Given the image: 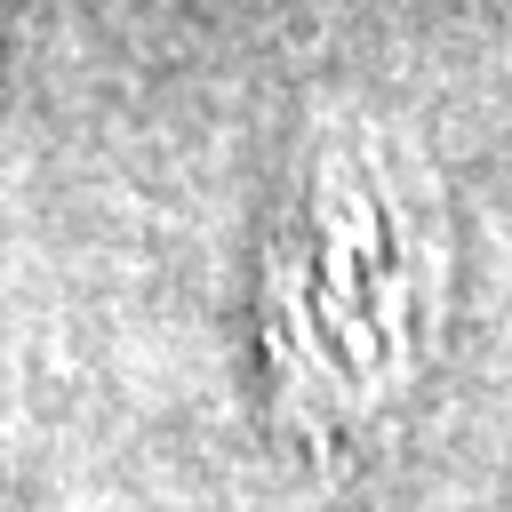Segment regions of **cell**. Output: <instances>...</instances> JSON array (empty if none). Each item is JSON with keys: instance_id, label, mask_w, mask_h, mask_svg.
<instances>
[{"instance_id": "6da1fadb", "label": "cell", "mask_w": 512, "mask_h": 512, "mask_svg": "<svg viewBox=\"0 0 512 512\" xmlns=\"http://www.w3.org/2000/svg\"><path fill=\"white\" fill-rule=\"evenodd\" d=\"M288 240L296 248H280L272 264V344L296 360V392L360 400L400 368L392 352L408 344V216L368 168L336 160L312 176Z\"/></svg>"}]
</instances>
